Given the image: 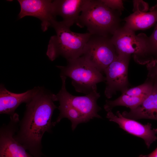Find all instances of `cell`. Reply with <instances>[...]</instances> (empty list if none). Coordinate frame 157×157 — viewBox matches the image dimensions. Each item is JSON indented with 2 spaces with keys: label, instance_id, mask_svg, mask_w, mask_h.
<instances>
[{
  "label": "cell",
  "instance_id": "obj_6",
  "mask_svg": "<svg viewBox=\"0 0 157 157\" xmlns=\"http://www.w3.org/2000/svg\"><path fill=\"white\" fill-rule=\"evenodd\" d=\"M56 67L60 70V76L69 78L75 90L85 95L97 90V84L105 81L103 73L82 56L67 61L66 66Z\"/></svg>",
  "mask_w": 157,
  "mask_h": 157
},
{
  "label": "cell",
  "instance_id": "obj_20",
  "mask_svg": "<svg viewBox=\"0 0 157 157\" xmlns=\"http://www.w3.org/2000/svg\"><path fill=\"white\" fill-rule=\"evenodd\" d=\"M149 37L152 46L154 58L157 59V23L152 33Z\"/></svg>",
  "mask_w": 157,
  "mask_h": 157
},
{
  "label": "cell",
  "instance_id": "obj_11",
  "mask_svg": "<svg viewBox=\"0 0 157 157\" xmlns=\"http://www.w3.org/2000/svg\"><path fill=\"white\" fill-rule=\"evenodd\" d=\"M20 11L18 15L21 19L26 16L36 17L41 22V29L46 31L56 20L53 1L50 0H18Z\"/></svg>",
  "mask_w": 157,
  "mask_h": 157
},
{
  "label": "cell",
  "instance_id": "obj_12",
  "mask_svg": "<svg viewBox=\"0 0 157 157\" xmlns=\"http://www.w3.org/2000/svg\"><path fill=\"white\" fill-rule=\"evenodd\" d=\"M40 87L33 89L20 93H16L9 91L4 85H0V113L12 115L22 104L29 102L35 96Z\"/></svg>",
  "mask_w": 157,
  "mask_h": 157
},
{
  "label": "cell",
  "instance_id": "obj_9",
  "mask_svg": "<svg viewBox=\"0 0 157 157\" xmlns=\"http://www.w3.org/2000/svg\"><path fill=\"white\" fill-rule=\"evenodd\" d=\"M10 118L8 123L0 128V157H34L14 138L18 129L19 115L15 113Z\"/></svg>",
  "mask_w": 157,
  "mask_h": 157
},
{
  "label": "cell",
  "instance_id": "obj_14",
  "mask_svg": "<svg viewBox=\"0 0 157 157\" xmlns=\"http://www.w3.org/2000/svg\"><path fill=\"white\" fill-rule=\"evenodd\" d=\"M86 1V0H53L55 15L61 17L62 22L70 28L78 22Z\"/></svg>",
  "mask_w": 157,
  "mask_h": 157
},
{
  "label": "cell",
  "instance_id": "obj_4",
  "mask_svg": "<svg viewBox=\"0 0 157 157\" xmlns=\"http://www.w3.org/2000/svg\"><path fill=\"white\" fill-rule=\"evenodd\" d=\"M51 27L56 34L50 37L47 46L46 55L51 61H53L59 56L68 61L83 56L91 35L90 33L73 32L62 21L56 19L53 22Z\"/></svg>",
  "mask_w": 157,
  "mask_h": 157
},
{
  "label": "cell",
  "instance_id": "obj_17",
  "mask_svg": "<svg viewBox=\"0 0 157 157\" xmlns=\"http://www.w3.org/2000/svg\"><path fill=\"white\" fill-rule=\"evenodd\" d=\"M154 78L147 77L145 82L138 86L129 88L122 94L133 97L147 96L151 92Z\"/></svg>",
  "mask_w": 157,
  "mask_h": 157
},
{
  "label": "cell",
  "instance_id": "obj_3",
  "mask_svg": "<svg viewBox=\"0 0 157 157\" xmlns=\"http://www.w3.org/2000/svg\"><path fill=\"white\" fill-rule=\"evenodd\" d=\"M121 15L101 0H86L76 24L85 27L91 35L111 37L121 26Z\"/></svg>",
  "mask_w": 157,
  "mask_h": 157
},
{
  "label": "cell",
  "instance_id": "obj_15",
  "mask_svg": "<svg viewBox=\"0 0 157 157\" xmlns=\"http://www.w3.org/2000/svg\"><path fill=\"white\" fill-rule=\"evenodd\" d=\"M123 20L124 27L135 32L150 28L157 23V1L149 12L135 11Z\"/></svg>",
  "mask_w": 157,
  "mask_h": 157
},
{
  "label": "cell",
  "instance_id": "obj_18",
  "mask_svg": "<svg viewBox=\"0 0 157 157\" xmlns=\"http://www.w3.org/2000/svg\"><path fill=\"white\" fill-rule=\"evenodd\" d=\"M101 1L109 8L121 13L124 9L122 0H101Z\"/></svg>",
  "mask_w": 157,
  "mask_h": 157
},
{
  "label": "cell",
  "instance_id": "obj_21",
  "mask_svg": "<svg viewBox=\"0 0 157 157\" xmlns=\"http://www.w3.org/2000/svg\"><path fill=\"white\" fill-rule=\"evenodd\" d=\"M138 157H157V147L151 153L148 154H141Z\"/></svg>",
  "mask_w": 157,
  "mask_h": 157
},
{
  "label": "cell",
  "instance_id": "obj_8",
  "mask_svg": "<svg viewBox=\"0 0 157 157\" xmlns=\"http://www.w3.org/2000/svg\"><path fill=\"white\" fill-rule=\"evenodd\" d=\"M131 56L118 54L117 58L105 69L106 87L104 94L111 98L120 91L122 94L129 88L128 70Z\"/></svg>",
  "mask_w": 157,
  "mask_h": 157
},
{
  "label": "cell",
  "instance_id": "obj_10",
  "mask_svg": "<svg viewBox=\"0 0 157 157\" xmlns=\"http://www.w3.org/2000/svg\"><path fill=\"white\" fill-rule=\"evenodd\" d=\"M106 117L109 121L117 124L119 128L127 133L142 139L148 149L157 140V128H153L150 123L143 124L136 120L126 118L119 111L116 115L112 111L107 112Z\"/></svg>",
  "mask_w": 157,
  "mask_h": 157
},
{
  "label": "cell",
  "instance_id": "obj_1",
  "mask_svg": "<svg viewBox=\"0 0 157 157\" xmlns=\"http://www.w3.org/2000/svg\"><path fill=\"white\" fill-rule=\"evenodd\" d=\"M55 101V94L40 87L26 104L24 115L19 121L14 138L34 157L45 156L42 151V140L45 132H51L52 117L54 110L58 108Z\"/></svg>",
  "mask_w": 157,
  "mask_h": 157
},
{
  "label": "cell",
  "instance_id": "obj_19",
  "mask_svg": "<svg viewBox=\"0 0 157 157\" xmlns=\"http://www.w3.org/2000/svg\"><path fill=\"white\" fill-rule=\"evenodd\" d=\"M148 71L147 77L154 78L157 77V59H154L146 64Z\"/></svg>",
  "mask_w": 157,
  "mask_h": 157
},
{
  "label": "cell",
  "instance_id": "obj_2",
  "mask_svg": "<svg viewBox=\"0 0 157 157\" xmlns=\"http://www.w3.org/2000/svg\"><path fill=\"white\" fill-rule=\"evenodd\" d=\"M62 81L61 88L56 94V101H58L60 113L57 119L53 122V126L64 118L70 120L72 128L74 130L79 124L86 122L94 117H101L98 114L101 108L97 104L100 94L97 90L84 96H75L70 94L66 87L67 77L60 76Z\"/></svg>",
  "mask_w": 157,
  "mask_h": 157
},
{
  "label": "cell",
  "instance_id": "obj_7",
  "mask_svg": "<svg viewBox=\"0 0 157 157\" xmlns=\"http://www.w3.org/2000/svg\"><path fill=\"white\" fill-rule=\"evenodd\" d=\"M118 55L110 37L91 35L86 44L82 56L103 73Z\"/></svg>",
  "mask_w": 157,
  "mask_h": 157
},
{
  "label": "cell",
  "instance_id": "obj_13",
  "mask_svg": "<svg viewBox=\"0 0 157 157\" xmlns=\"http://www.w3.org/2000/svg\"><path fill=\"white\" fill-rule=\"evenodd\" d=\"M152 90L135 108L122 113L124 117L137 120L148 119L157 121V77L154 78Z\"/></svg>",
  "mask_w": 157,
  "mask_h": 157
},
{
  "label": "cell",
  "instance_id": "obj_16",
  "mask_svg": "<svg viewBox=\"0 0 157 157\" xmlns=\"http://www.w3.org/2000/svg\"><path fill=\"white\" fill-rule=\"evenodd\" d=\"M147 96L133 97L122 94L114 100H106L104 108L107 112L112 111L115 107L120 106L129 108L130 110L133 109L138 106Z\"/></svg>",
  "mask_w": 157,
  "mask_h": 157
},
{
  "label": "cell",
  "instance_id": "obj_5",
  "mask_svg": "<svg viewBox=\"0 0 157 157\" xmlns=\"http://www.w3.org/2000/svg\"><path fill=\"white\" fill-rule=\"evenodd\" d=\"M118 55H131L137 63L146 65L154 59L151 42L145 33L137 35L135 31L121 26L111 37Z\"/></svg>",
  "mask_w": 157,
  "mask_h": 157
}]
</instances>
